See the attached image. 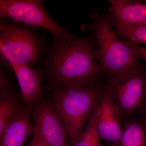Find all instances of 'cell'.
<instances>
[{
    "label": "cell",
    "mask_w": 146,
    "mask_h": 146,
    "mask_svg": "<svg viewBox=\"0 0 146 146\" xmlns=\"http://www.w3.org/2000/svg\"><path fill=\"white\" fill-rule=\"evenodd\" d=\"M31 109L24 108L13 118L0 134V146H24L33 129Z\"/></svg>",
    "instance_id": "cell-11"
},
{
    "label": "cell",
    "mask_w": 146,
    "mask_h": 146,
    "mask_svg": "<svg viewBox=\"0 0 146 146\" xmlns=\"http://www.w3.org/2000/svg\"><path fill=\"white\" fill-rule=\"evenodd\" d=\"M28 146H48L40 138L33 136L32 140Z\"/></svg>",
    "instance_id": "cell-18"
},
{
    "label": "cell",
    "mask_w": 146,
    "mask_h": 146,
    "mask_svg": "<svg viewBox=\"0 0 146 146\" xmlns=\"http://www.w3.org/2000/svg\"><path fill=\"white\" fill-rule=\"evenodd\" d=\"M94 33L74 36L66 42L55 40L48 58L50 80L54 86H94L104 79L95 58Z\"/></svg>",
    "instance_id": "cell-1"
},
{
    "label": "cell",
    "mask_w": 146,
    "mask_h": 146,
    "mask_svg": "<svg viewBox=\"0 0 146 146\" xmlns=\"http://www.w3.org/2000/svg\"><path fill=\"white\" fill-rule=\"evenodd\" d=\"M120 146H146L143 128L138 121H129L124 123L122 130Z\"/></svg>",
    "instance_id": "cell-13"
},
{
    "label": "cell",
    "mask_w": 146,
    "mask_h": 146,
    "mask_svg": "<svg viewBox=\"0 0 146 146\" xmlns=\"http://www.w3.org/2000/svg\"><path fill=\"white\" fill-rule=\"evenodd\" d=\"M0 17L42 28L60 42L68 41L74 36L50 16L42 0H1Z\"/></svg>",
    "instance_id": "cell-6"
},
{
    "label": "cell",
    "mask_w": 146,
    "mask_h": 146,
    "mask_svg": "<svg viewBox=\"0 0 146 146\" xmlns=\"http://www.w3.org/2000/svg\"><path fill=\"white\" fill-rule=\"evenodd\" d=\"M31 114L33 136L48 146H70L65 123L50 100H39L31 108Z\"/></svg>",
    "instance_id": "cell-7"
},
{
    "label": "cell",
    "mask_w": 146,
    "mask_h": 146,
    "mask_svg": "<svg viewBox=\"0 0 146 146\" xmlns=\"http://www.w3.org/2000/svg\"><path fill=\"white\" fill-rule=\"evenodd\" d=\"M89 16L96 41L94 56L105 80L125 74L141 64L136 45L122 41L112 29L111 13L93 10Z\"/></svg>",
    "instance_id": "cell-2"
},
{
    "label": "cell",
    "mask_w": 146,
    "mask_h": 146,
    "mask_svg": "<svg viewBox=\"0 0 146 146\" xmlns=\"http://www.w3.org/2000/svg\"><path fill=\"white\" fill-rule=\"evenodd\" d=\"M114 27V31L122 41L132 45H146V24Z\"/></svg>",
    "instance_id": "cell-14"
},
{
    "label": "cell",
    "mask_w": 146,
    "mask_h": 146,
    "mask_svg": "<svg viewBox=\"0 0 146 146\" xmlns=\"http://www.w3.org/2000/svg\"><path fill=\"white\" fill-rule=\"evenodd\" d=\"M140 119L138 121L141 123L143 128L146 139V107L140 113Z\"/></svg>",
    "instance_id": "cell-17"
},
{
    "label": "cell",
    "mask_w": 146,
    "mask_h": 146,
    "mask_svg": "<svg viewBox=\"0 0 146 146\" xmlns=\"http://www.w3.org/2000/svg\"><path fill=\"white\" fill-rule=\"evenodd\" d=\"M19 23L1 22V59L11 65L31 66L37 63L42 52L40 39L31 29Z\"/></svg>",
    "instance_id": "cell-5"
},
{
    "label": "cell",
    "mask_w": 146,
    "mask_h": 146,
    "mask_svg": "<svg viewBox=\"0 0 146 146\" xmlns=\"http://www.w3.org/2000/svg\"><path fill=\"white\" fill-rule=\"evenodd\" d=\"M97 110L96 127L100 138L109 144H119L122 130L121 115L110 94L105 89Z\"/></svg>",
    "instance_id": "cell-8"
},
{
    "label": "cell",
    "mask_w": 146,
    "mask_h": 146,
    "mask_svg": "<svg viewBox=\"0 0 146 146\" xmlns=\"http://www.w3.org/2000/svg\"><path fill=\"white\" fill-rule=\"evenodd\" d=\"M104 92V84L94 86H54L50 100L63 119L70 146L80 137Z\"/></svg>",
    "instance_id": "cell-3"
},
{
    "label": "cell",
    "mask_w": 146,
    "mask_h": 146,
    "mask_svg": "<svg viewBox=\"0 0 146 146\" xmlns=\"http://www.w3.org/2000/svg\"><path fill=\"white\" fill-rule=\"evenodd\" d=\"M105 81V90L112 97L124 123L146 107V70L142 63L125 74Z\"/></svg>",
    "instance_id": "cell-4"
},
{
    "label": "cell",
    "mask_w": 146,
    "mask_h": 146,
    "mask_svg": "<svg viewBox=\"0 0 146 146\" xmlns=\"http://www.w3.org/2000/svg\"><path fill=\"white\" fill-rule=\"evenodd\" d=\"M112 25L146 24V0H109Z\"/></svg>",
    "instance_id": "cell-10"
},
{
    "label": "cell",
    "mask_w": 146,
    "mask_h": 146,
    "mask_svg": "<svg viewBox=\"0 0 146 146\" xmlns=\"http://www.w3.org/2000/svg\"><path fill=\"white\" fill-rule=\"evenodd\" d=\"M11 67L18 80L25 107L31 109L44 94L41 85L42 71L24 64H13Z\"/></svg>",
    "instance_id": "cell-9"
},
{
    "label": "cell",
    "mask_w": 146,
    "mask_h": 146,
    "mask_svg": "<svg viewBox=\"0 0 146 146\" xmlns=\"http://www.w3.org/2000/svg\"><path fill=\"white\" fill-rule=\"evenodd\" d=\"M97 108L83 133L73 146H103L97 130Z\"/></svg>",
    "instance_id": "cell-15"
},
{
    "label": "cell",
    "mask_w": 146,
    "mask_h": 146,
    "mask_svg": "<svg viewBox=\"0 0 146 146\" xmlns=\"http://www.w3.org/2000/svg\"><path fill=\"white\" fill-rule=\"evenodd\" d=\"M107 146H120L119 144H109Z\"/></svg>",
    "instance_id": "cell-20"
},
{
    "label": "cell",
    "mask_w": 146,
    "mask_h": 146,
    "mask_svg": "<svg viewBox=\"0 0 146 146\" xmlns=\"http://www.w3.org/2000/svg\"><path fill=\"white\" fill-rule=\"evenodd\" d=\"M11 91V85L8 77L2 70L0 72V91Z\"/></svg>",
    "instance_id": "cell-16"
},
{
    "label": "cell",
    "mask_w": 146,
    "mask_h": 146,
    "mask_svg": "<svg viewBox=\"0 0 146 146\" xmlns=\"http://www.w3.org/2000/svg\"><path fill=\"white\" fill-rule=\"evenodd\" d=\"M24 108L20 106L11 91H0V134Z\"/></svg>",
    "instance_id": "cell-12"
},
{
    "label": "cell",
    "mask_w": 146,
    "mask_h": 146,
    "mask_svg": "<svg viewBox=\"0 0 146 146\" xmlns=\"http://www.w3.org/2000/svg\"><path fill=\"white\" fill-rule=\"evenodd\" d=\"M136 48L140 58L146 60V47L140 46L136 45Z\"/></svg>",
    "instance_id": "cell-19"
}]
</instances>
